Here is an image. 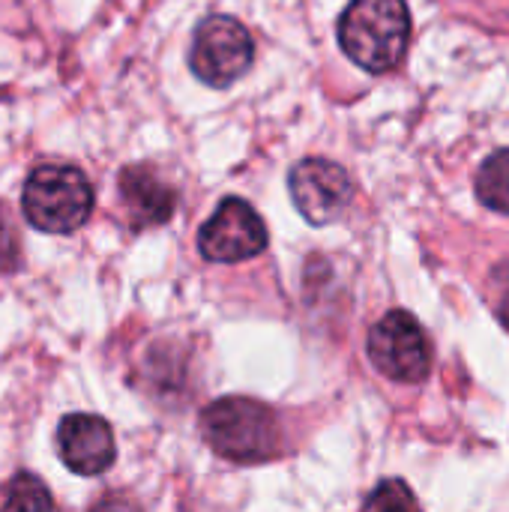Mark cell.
Instances as JSON below:
<instances>
[{"label": "cell", "mask_w": 509, "mask_h": 512, "mask_svg": "<svg viewBox=\"0 0 509 512\" xmlns=\"http://www.w3.org/2000/svg\"><path fill=\"white\" fill-rule=\"evenodd\" d=\"M408 36L411 15L405 0H351L339 18V45L357 66L375 75L399 66Z\"/></svg>", "instance_id": "6da1fadb"}, {"label": "cell", "mask_w": 509, "mask_h": 512, "mask_svg": "<svg viewBox=\"0 0 509 512\" xmlns=\"http://www.w3.org/2000/svg\"><path fill=\"white\" fill-rule=\"evenodd\" d=\"M201 435L210 450L228 462L258 465L279 456V423L276 414L243 396H228L204 408Z\"/></svg>", "instance_id": "7a4b0ae2"}, {"label": "cell", "mask_w": 509, "mask_h": 512, "mask_svg": "<svg viewBox=\"0 0 509 512\" xmlns=\"http://www.w3.org/2000/svg\"><path fill=\"white\" fill-rule=\"evenodd\" d=\"M21 210L45 234H72L93 213V186L75 165H39L24 183Z\"/></svg>", "instance_id": "3957f363"}, {"label": "cell", "mask_w": 509, "mask_h": 512, "mask_svg": "<svg viewBox=\"0 0 509 512\" xmlns=\"http://www.w3.org/2000/svg\"><path fill=\"white\" fill-rule=\"evenodd\" d=\"M255 60V45L249 30L231 15H210L198 24L189 66L207 87H231Z\"/></svg>", "instance_id": "277c9868"}, {"label": "cell", "mask_w": 509, "mask_h": 512, "mask_svg": "<svg viewBox=\"0 0 509 512\" xmlns=\"http://www.w3.org/2000/svg\"><path fill=\"white\" fill-rule=\"evenodd\" d=\"M372 366L399 384H420L432 369V348L411 312H387L369 333Z\"/></svg>", "instance_id": "5b68a950"}, {"label": "cell", "mask_w": 509, "mask_h": 512, "mask_svg": "<svg viewBox=\"0 0 509 512\" xmlns=\"http://www.w3.org/2000/svg\"><path fill=\"white\" fill-rule=\"evenodd\" d=\"M267 225L243 198H225L198 231V249L207 261L240 264L267 249Z\"/></svg>", "instance_id": "8992f818"}, {"label": "cell", "mask_w": 509, "mask_h": 512, "mask_svg": "<svg viewBox=\"0 0 509 512\" xmlns=\"http://www.w3.org/2000/svg\"><path fill=\"white\" fill-rule=\"evenodd\" d=\"M288 186L297 210L312 225L336 222L354 198V183L348 171L330 159H303L291 168Z\"/></svg>", "instance_id": "52a82bcc"}, {"label": "cell", "mask_w": 509, "mask_h": 512, "mask_svg": "<svg viewBox=\"0 0 509 512\" xmlns=\"http://www.w3.org/2000/svg\"><path fill=\"white\" fill-rule=\"evenodd\" d=\"M57 447H60L63 465L81 477L105 474L117 459L114 432L96 414L63 417V423L57 426Z\"/></svg>", "instance_id": "ba28073f"}, {"label": "cell", "mask_w": 509, "mask_h": 512, "mask_svg": "<svg viewBox=\"0 0 509 512\" xmlns=\"http://www.w3.org/2000/svg\"><path fill=\"white\" fill-rule=\"evenodd\" d=\"M120 198L135 228L162 225L177 207V192L147 165H129L120 171Z\"/></svg>", "instance_id": "9c48e42d"}, {"label": "cell", "mask_w": 509, "mask_h": 512, "mask_svg": "<svg viewBox=\"0 0 509 512\" xmlns=\"http://www.w3.org/2000/svg\"><path fill=\"white\" fill-rule=\"evenodd\" d=\"M477 198L489 210L509 216V147L495 150L483 162V168L477 174Z\"/></svg>", "instance_id": "30bf717a"}, {"label": "cell", "mask_w": 509, "mask_h": 512, "mask_svg": "<svg viewBox=\"0 0 509 512\" xmlns=\"http://www.w3.org/2000/svg\"><path fill=\"white\" fill-rule=\"evenodd\" d=\"M0 512H57V504L51 498V492L30 474H18L9 483L6 501Z\"/></svg>", "instance_id": "8fae6325"}, {"label": "cell", "mask_w": 509, "mask_h": 512, "mask_svg": "<svg viewBox=\"0 0 509 512\" xmlns=\"http://www.w3.org/2000/svg\"><path fill=\"white\" fill-rule=\"evenodd\" d=\"M363 512H423L417 498L402 480H384L378 489L366 498Z\"/></svg>", "instance_id": "7c38bea8"}, {"label": "cell", "mask_w": 509, "mask_h": 512, "mask_svg": "<svg viewBox=\"0 0 509 512\" xmlns=\"http://www.w3.org/2000/svg\"><path fill=\"white\" fill-rule=\"evenodd\" d=\"M486 291H489V303H492L498 321L509 330V261L498 264V267L492 270Z\"/></svg>", "instance_id": "4fadbf2b"}, {"label": "cell", "mask_w": 509, "mask_h": 512, "mask_svg": "<svg viewBox=\"0 0 509 512\" xmlns=\"http://www.w3.org/2000/svg\"><path fill=\"white\" fill-rule=\"evenodd\" d=\"M18 264V243L3 219V210H0V270H12Z\"/></svg>", "instance_id": "5bb4252c"}, {"label": "cell", "mask_w": 509, "mask_h": 512, "mask_svg": "<svg viewBox=\"0 0 509 512\" xmlns=\"http://www.w3.org/2000/svg\"><path fill=\"white\" fill-rule=\"evenodd\" d=\"M93 512H138L132 504H126V501H120V498H108V501H102L99 507Z\"/></svg>", "instance_id": "9a60e30c"}]
</instances>
